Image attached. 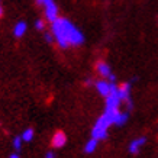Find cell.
<instances>
[{
	"mask_svg": "<svg viewBox=\"0 0 158 158\" xmlns=\"http://www.w3.org/2000/svg\"><path fill=\"white\" fill-rule=\"evenodd\" d=\"M49 25H51V34L54 36V44H57L61 49L81 47L86 41V36L81 32V29H78L67 18L60 16L57 20H54Z\"/></svg>",
	"mask_w": 158,
	"mask_h": 158,
	"instance_id": "1",
	"label": "cell"
},
{
	"mask_svg": "<svg viewBox=\"0 0 158 158\" xmlns=\"http://www.w3.org/2000/svg\"><path fill=\"white\" fill-rule=\"evenodd\" d=\"M118 109H105L96 119L93 128H91V138H96L97 141H105L109 135V128L113 125V113Z\"/></svg>",
	"mask_w": 158,
	"mask_h": 158,
	"instance_id": "2",
	"label": "cell"
},
{
	"mask_svg": "<svg viewBox=\"0 0 158 158\" xmlns=\"http://www.w3.org/2000/svg\"><path fill=\"white\" fill-rule=\"evenodd\" d=\"M118 90H119V96L122 99V102H125L126 105V110L129 112L134 107V102H132V97H131V93H132V81H126L123 84L118 86Z\"/></svg>",
	"mask_w": 158,
	"mask_h": 158,
	"instance_id": "3",
	"label": "cell"
},
{
	"mask_svg": "<svg viewBox=\"0 0 158 158\" xmlns=\"http://www.w3.org/2000/svg\"><path fill=\"white\" fill-rule=\"evenodd\" d=\"M120 103H122V99L119 96V90H118V84L113 83L112 86V90H110L109 96L105 97V109H119Z\"/></svg>",
	"mask_w": 158,
	"mask_h": 158,
	"instance_id": "4",
	"label": "cell"
},
{
	"mask_svg": "<svg viewBox=\"0 0 158 158\" xmlns=\"http://www.w3.org/2000/svg\"><path fill=\"white\" fill-rule=\"evenodd\" d=\"M96 73L100 76V78H106L110 83H116V76L112 71V67L103 60L96 62Z\"/></svg>",
	"mask_w": 158,
	"mask_h": 158,
	"instance_id": "5",
	"label": "cell"
},
{
	"mask_svg": "<svg viewBox=\"0 0 158 158\" xmlns=\"http://www.w3.org/2000/svg\"><path fill=\"white\" fill-rule=\"evenodd\" d=\"M58 18H60V7L55 2H51V3L44 6V19L48 23H52Z\"/></svg>",
	"mask_w": 158,
	"mask_h": 158,
	"instance_id": "6",
	"label": "cell"
},
{
	"mask_svg": "<svg viewBox=\"0 0 158 158\" xmlns=\"http://www.w3.org/2000/svg\"><path fill=\"white\" fill-rule=\"evenodd\" d=\"M93 86H94L96 91L100 96L106 97V96H109L113 83H110L109 80H106V78H99V80H94V84H93Z\"/></svg>",
	"mask_w": 158,
	"mask_h": 158,
	"instance_id": "7",
	"label": "cell"
},
{
	"mask_svg": "<svg viewBox=\"0 0 158 158\" xmlns=\"http://www.w3.org/2000/svg\"><path fill=\"white\" fill-rule=\"evenodd\" d=\"M65 144H67V135H65V132L57 131V132L52 135V138H51L52 148L60 149V148H62V147H65Z\"/></svg>",
	"mask_w": 158,
	"mask_h": 158,
	"instance_id": "8",
	"label": "cell"
},
{
	"mask_svg": "<svg viewBox=\"0 0 158 158\" xmlns=\"http://www.w3.org/2000/svg\"><path fill=\"white\" fill-rule=\"evenodd\" d=\"M129 119V112L128 110H125L122 112L120 109L115 110V113H113V125L115 126H123L126 122Z\"/></svg>",
	"mask_w": 158,
	"mask_h": 158,
	"instance_id": "9",
	"label": "cell"
},
{
	"mask_svg": "<svg viewBox=\"0 0 158 158\" xmlns=\"http://www.w3.org/2000/svg\"><path fill=\"white\" fill-rule=\"evenodd\" d=\"M145 142H147V138H145V136H139V138L132 139L129 147H128V151H129L131 154H138L139 151H141V148L145 145Z\"/></svg>",
	"mask_w": 158,
	"mask_h": 158,
	"instance_id": "10",
	"label": "cell"
},
{
	"mask_svg": "<svg viewBox=\"0 0 158 158\" xmlns=\"http://www.w3.org/2000/svg\"><path fill=\"white\" fill-rule=\"evenodd\" d=\"M28 31V23L25 20H19L18 23L13 26V36L15 38H22Z\"/></svg>",
	"mask_w": 158,
	"mask_h": 158,
	"instance_id": "11",
	"label": "cell"
},
{
	"mask_svg": "<svg viewBox=\"0 0 158 158\" xmlns=\"http://www.w3.org/2000/svg\"><path fill=\"white\" fill-rule=\"evenodd\" d=\"M97 145H99V141L96 138H90L84 145V152L86 154H93L97 149Z\"/></svg>",
	"mask_w": 158,
	"mask_h": 158,
	"instance_id": "12",
	"label": "cell"
},
{
	"mask_svg": "<svg viewBox=\"0 0 158 158\" xmlns=\"http://www.w3.org/2000/svg\"><path fill=\"white\" fill-rule=\"evenodd\" d=\"M34 136H35V131L32 129V128H26V129L20 134V138H22L23 142H31V141L34 139Z\"/></svg>",
	"mask_w": 158,
	"mask_h": 158,
	"instance_id": "13",
	"label": "cell"
},
{
	"mask_svg": "<svg viewBox=\"0 0 158 158\" xmlns=\"http://www.w3.org/2000/svg\"><path fill=\"white\" fill-rule=\"evenodd\" d=\"M22 144H23V141H22V138H20V135L19 136H15L13 141H12V145H13L15 152H19L20 149H22Z\"/></svg>",
	"mask_w": 158,
	"mask_h": 158,
	"instance_id": "14",
	"label": "cell"
},
{
	"mask_svg": "<svg viewBox=\"0 0 158 158\" xmlns=\"http://www.w3.org/2000/svg\"><path fill=\"white\" fill-rule=\"evenodd\" d=\"M47 20L44 19H36L35 20V29H38V31H45V26H47Z\"/></svg>",
	"mask_w": 158,
	"mask_h": 158,
	"instance_id": "15",
	"label": "cell"
},
{
	"mask_svg": "<svg viewBox=\"0 0 158 158\" xmlns=\"http://www.w3.org/2000/svg\"><path fill=\"white\" fill-rule=\"evenodd\" d=\"M44 39H45V42L54 44V36H52V34H51V31H49V32H45V34H44Z\"/></svg>",
	"mask_w": 158,
	"mask_h": 158,
	"instance_id": "16",
	"label": "cell"
},
{
	"mask_svg": "<svg viewBox=\"0 0 158 158\" xmlns=\"http://www.w3.org/2000/svg\"><path fill=\"white\" fill-rule=\"evenodd\" d=\"M51 2H54V0H35V3L38 6H41V7H44L45 5H48V3H51Z\"/></svg>",
	"mask_w": 158,
	"mask_h": 158,
	"instance_id": "17",
	"label": "cell"
},
{
	"mask_svg": "<svg viewBox=\"0 0 158 158\" xmlns=\"http://www.w3.org/2000/svg\"><path fill=\"white\" fill-rule=\"evenodd\" d=\"M84 84H86V86H91V84H94V80H93L91 77H87L86 80H84Z\"/></svg>",
	"mask_w": 158,
	"mask_h": 158,
	"instance_id": "18",
	"label": "cell"
},
{
	"mask_svg": "<svg viewBox=\"0 0 158 158\" xmlns=\"http://www.w3.org/2000/svg\"><path fill=\"white\" fill-rule=\"evenodd\" d=\"M45 158H55V152H52V151H48V152L45 154Z\"/></svg>",
	"mask_w": 158,
	"mask_h": 158,
	"instance_id": "19",
	"label": "cell"
},
{
	"mask_svg": "<svg viewBox=\"0 0 158 158\" xmlns=\"http://www.w3.org/2000/svg\"><path fill=\"white\" fill-rule=\"evenodd\" d=\"M9 158H20V155H19V152H12L9 155Z\"/></svg>",
	"mask_w": 158,
	"mask_h": 158,
	"instance_id": "20",
	"label": "cell"
},
{
	"mask_svg": "<svg viewBox=\"0 0 158 158\" xmlns=\"http://www.w3.org/2000/svg\"><path fill=\"white\" fill-rule=\"evenodd\" d=\"M3 16V6H2V3H0V18Z\"/></svg>",
	"mask_w": 158,
	"mask_h": 158,
	"instance_id": "21",
	"label": "cell"
}]
</instances>
